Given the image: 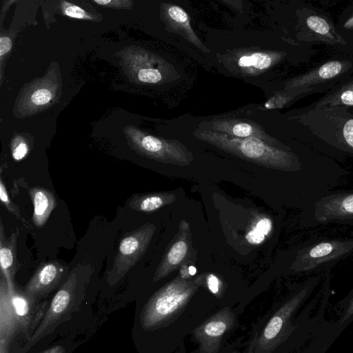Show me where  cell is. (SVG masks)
<instances>
[{
  "mask_svg": "<svg viewBox=\"0 0 353 353\" xmlns=\"http://www.w3.org/2000/svg\"><path fill=\"white\" fill-rule=\"evenodd\" d=\"M198 289L195 279H185L179 274L145 303L140 315L142 328L154 331L173 323L185 311Z\"/></svg>",
  "mask_w": 353,
  "mask_h": 353,
  "instance_id": "7a4b0ae2",
  "label": "cell"
},
{
  "mask_svg": "<svg viewBox=\"0 0 353 353\" xmlns=\"http://www.w3.org/2000/svg\"><path fill=\"white\" fill-rule=\"evenodd\" d=\"M0 199L1 202L10 213L13 214L19 219L24 221V219L21 216L18 207L10 199L6 185L1 177L0 178Z\"/></svg>",
  "mask_w": 353,
  "mask_h": 353,
  "instance_id": "e0dca14e",
  "label": "cell"
},
{
  "mask_svg": "<svg viewBox=\"0 0 353 353\" xmlns=\"http://www.w3.org/2000/svg\"><path fill=\"white\" fill-rule=\"evenodd\" d=\"M308 27L316 33L325 34L329 32L328 23L323 19L317 16H310L307 19Z\"/></svg>",
  "mask_w": 353,
  "mask_h": 353,
  "instance_id": "d6986e66",
  "label": "cell"
},
{
  "mask_svg": "<svg viewBox=\"0 0 353 353\" xmlns=\"http://www.w3.org/2000/svg\"><path fill=\"white\" fill-rule=\"evenodd\" d=\"M235 322L234 314L225 307L195 327L192 334L199 344V353H219L223 336L233 328Z\"/></svg>",
  "mask_w": 353,
  "mask_h": 353,
  "instance_id": "9c48e42d",
  "label": "cell"
},
{
  "mask_svg": "<svg viewBox=\"0 0 353 353\" xmlns=\"http://www.w3.org/2000/svg\"><path fill=\"white\" fill-rule=\"evenodd\" d=\"M41 353H65V350L61 346L57 345Z\"/></svg>",
  "mask_w": 353,
  "mask_h": 353,
  "instance_id": "1f68e13d",
  "label": "cell"
},
{
  "mask_svg": "<svg viewBox=\"0 0 353 353\" xmlns=\"http://www.w3.org/2000/svg\"><path fill=\"white\" fill-rule=\"evenodd\" d=\"M188 272H189L190 275L192 276H194L196 273V269L195 267L190 265L188 267Z\"/></svg>",
  "mask_w": 353,
  "mask_h": 353,
  "instance_id": "d6a6232c",
  "label": "cell"
},
{
  "mask_svg": "<svg viewBox=\"0 0 353 353\" xmlns=\"http://www.w3.org/2000/svg\"><path fill=\"white\" fill-rule=\"evenodd\" d=\"M342 69V64L336 61H330L323 65L318 70V76L321 79H330L336 76Z\"/></svg>",
  "mask_w": 353,
  "mask_h": 353,
  "instance_id": "ac0fdd59",
  "label": "cell"
},
{
  "mask_svg": "<svg viewBox=\"0 0 353 353\" xmlns=\"http://www.w3.org/2000/svg\"><path fill=\"white\" fill-rule=\"evenodd\" d=\"M254 227L266 236L272 229V222L270 219L263 217L257 221Z\"/></svg>",
  "mask_w": 353,
  "mask_h": 353,
  "instance_id": "484cf974",
  "label": "cell"
},
{
  "mask_svg": "<svg viewBox=\"0 0 353 353\" xmlns=\"http://www.w3.org/2000/svg\"><path fill=\"white\" fill-rule=\"evenodd\" d=\"M347 307H345L343 316L341 318V323L350 320L353 317V290L347 298Z\"/></svg>",
  "mask_w": 353,
  "mask_h": 353,
  "instance_id": "f1b7e54d",
  "label": "cell"
},
{
  "mask_svg": "<svg viewBox=\"0 0 353 353\" xmlns=\"http://www.w3.org/2000/svg\"><path fill=\"white\" fill-rule=\"evenodd\" d=\"M343 134L347 144L353 148V119H350L345 123Z\"/></svg>",
  "mask_w": 353,
  "mask_h": 353,
  "instance_id": "4316f807",
  "label": "cell"
},
{
  "mask_svg": "<svg viewBox=\"0 0 353 353\" xmlns=\"http://www.w3.org/2000/svg\"><path fill=\"white\" fill-rule=\"evenodd\" d=\"M28 194L34 207L33 223L37 228H41L56 208V198L51 191L39 187L29 188Z\"/></svg>",
  "mask_w": 353,
  "mask_h": 353,
  "instance_id": "4fadbf2b",
  "label": "cell"
},
{
  "mask_svg": "<svg viewBox=\"0 0 353 353\" xmlns=\"http://www.w3.org/2000/svg\"><path fill=\"white\" fill-rule=\"evenodd\" d=\"M232 133L238 137L246 138L252 134V128L245 123H238L233 127Z\"/></svg>",
  "mask_w": 353,
  "mask_h": 353,
  "instance_id": "603a6c76",
  "label": "cell"
},
{
  "mask_svg": "<svg viewBox=\"0 0 353 353\" xmlns=\"http://www.w3.org/2000/svg\"><path fill=\"white\" fill-rule=\"evenodd\" d=\"M64 12L66 15L77 19H83L86 17L85 12L81 8L77 6H68Z\"/></svg>",
  "mask_w": 353,
  "mask_h": 353,
  "instance_id": "83f0119b",
  "label": "cell"
},
{
  "mask_svg": "<svg viewBox=\"0 0 353 353\" xmlns=\"http://www.w3.org/2000/svg\"><path fill=\"white\" fill-rule=\"evenodd\" d=\"M265 239V236L254 226L245 235V239L247 241L252 245L260 244Z\"/></svg>",
  "mask_w": 353,
  "mask_h": 353,
  "instance_id": "d4e9b609",
  "label": "cell"
},
{
  "mask_svg": "<svg viewBox=\"0 0 353 353\" xmlns=\"http://www.w3.org/2000/svg\"><path fill=\"white\" fill-rule=\"evenodd\" d=\"M65 268L57 261L41 264L26 284L23 291L30 297L39 301L54 290L65 274Z\"/></svg>",
  "mask_w": 353,
  "mask_h": 353,
  "instance_id": "8fae6325",
  "label": "cell"
},
{
  "mask_svg": "<svg viewBox=\"0 0 353 353\" xmlns=\"http://www.w3.org/2000/svg\"><path fill=\"white\" fill-rule=\"evenodd\" d=\"M196 284L208 289L216 298L221 299L225 292L223 282L215 274L200 275L194 279Z\"/></svg>",
  "mask_w": 353,
  "mask_h": 353,
  "instance_id": "9a60e30c",
  "label": "cell"
},
{
  "mask_svg": "<svg viewBox=\"0 0 353 353\" xmlns=\"http://www.w3.org/2000/svg\"><path fill=\"white\" fill-rule=\"evenodd\" d=\"M339 101L345 105H353V90H347L341 93Z\"/></svg>",
  "mask_w": 353,
  "mask_h": 353,
  "instance_id": "f546056e",
  "label": "cell"
},
{
  "mask_svg": "<svg viewBox=\"0 0 353 353\" xmlns=\"http://www.w3.org/2000/svg\"><path fill=\"white\" fill-rule=\"evenodd\" d=\"M271 64V59L264 53L256 52L250 56H243L239 60L241 67H250L253 65L258 69L268 68Z\"/></svg>",
  "mask_w": 353,
  "mask_h": 353,
  "instance_id": "2e32d148",
  "label": "cell"
},
{
  "mask_svg": "<svg viewBox=\"0 0 353 353\" xmlns=\"http://www.w3.org/2000/svg\"><path fill=\"white\" fill-rule=\"evenodd\" d=\"M199 137L217 148L261 166L292 173H303L294 154L273 148L256 137L230 139L226 135L203 132Z\"/></svg>",
  "mask_w": 353,
  "mask_h": 353,
  "instance_id": "3957f363",
  "label": "cell"
},
{
  "mask_svg": "<svg viewBox=\"0 0 353 353\" xmlns=\"http://www.w3.org/2000/svg\"><path fill=\"white\" fill-rule=\"evenodd\" d=\"M175 200V194L171 192L136 194L128 200V205L138 212H152L172 204Z\"/></svg>",
  "mask_w": 353,
  "mask_h": 353,
  "instance_id": "5bb4252c",
  "label": "cell"
},
{
  "mask_svg": "<svg viewBox=\"0 0 353 353\" xmlns=\"http://www.w3.org/2000/svg\"><path fill=\"white\" fill-rule=\"evenodd\" d=\"M156 230L150 223L127 233L120 241L112 268L108 273L110 285L117 283L141 259Z\"/></svg>",
  "mask_w": 353,
  "mask_h": 353,
  "instance_id": "8992f818",
  "label": "cell"
},
{
  "mask_svg": "<svg viewBox=\"0 0 353 353\" xmlns=\"http://www.w3.org/2000/svg\"><path fill=\"white\" fill-rule=\"evenodd\" d=\"M28 152V147L26 142L21 141L13 145L12 155L14 160L20 161L23 159Z\"/></svg>",
  "mask_w": 353,
  "mask_h": 353,
  "instance_id": "7402d4cb",
  "label": "cell"
},
{
  "mask_svg": "<svg viewBox=\"0 0 353 353\" xmlns=\"http://www.w3.org/2000/svg\"><path fill=\"white\" fill-rule=\"evenodd\" d=\"M170 17L175 21L179 23H185L188 21L186 12L178 6H172L168 10Z\"/></svg>",
  "mask_w": 353,
  "mask_h": 353,
  "instance_id": "cb8c5ba5",
  "label": "cell"
},
{
  "mask_svg": "<svg viewBox=\"0 0 353 353\" xmlns=\"http://www.w3.org/2000/svg\"><path fill=\"white\" fill-rule=\"evenodd\" d=\"M19 234L16 230L9 238L6 236L4 228L0 220V263L1 272L5 277L9 291L15 288L14 276L17 270V243Z\"/></svg>",
  "mask_w": 353,
  "mask_h": 353,
  "instance_id": "7c38bea8",
  "label": "cell"
},
{
  "mask_svg": "<svg viewBox=\"0 0 353 353\" xmlns=\"http://www.w3.org/2000/svg\"><path fill=\"white\" fill-rule=\"evenodd\" d=\"M315 279H311L305 288L285 302L272 316L267 324L252 340L248 353H272L287 339L294 329L291 324L292 314L305 298L311 283Z\"/></svg>",
  "mask_w": 353,
  "mask_h": 353,
  "instance_id": "5b68a950",
  "label": "cell"
},
{
  "mask_svg": "<svg viewBox=\"0 0 353 353\" xmlns=\"http://www.w3.org/2000/svg\"><path fill=\"white\" fill-rule=\"evenodd\" d=\"M308 225L339 223L353 225V191L332 192L306 210Z\"/></svg>",
  "mask_w": 353,
  "mask_h": 353,
  "instance_id": "ba28073f",
  "label": "cell"
},
{
  "mask_svg": "<svg viewBox=\"0 0 353 353\" xmlns=\"http://www.w3.org/2000/svg\"><path fill=\"white\" fill-rule=\"evenodd\" d=\"M191 248V231L189 223L182 220L178 232L158 265L153 281L157 282L181 267L188 256Z\"/></svg>",
  "mask_w": 353,
  "mask_h": 353,
  "instance_id": "30bf717a",
  "label": "cell"
},
{
  "mask_svg": "<svg viewBox=\"0 0 353 353\" xmlns=\"http://www.w3.org/2000/svg\"><path fill=\"white\" fill-rule=\"evenodd\" d=\"M138 78L142 82L154 83L161 79V74L156 69H141L138 73Z\"/></svg>",
  "mask_w": 353,
  "mask_h": 353,
  "instance_id": "ffe728a7",
  "label": "cell"
},
{
  "mask_svg": "<svg viewBox=\"0 0 353 353\" xmlns=\"http://www.w3.org/2000/svg\"><path fill=\"white\" fill-rule=\"evenodd\" d=\"M12 47V41L9 37H2L0 39V56L6 54Z\"/></svg>",
  "mask_w": 353,
  "mask_h": 353,
  "instance_id": "4dcf8cb0",
  "label": "cell"
},
{
  "mask_svg": "<svg viewBox=\"0 0 353 353\" xmlns=\"http://www.w3.org/2000/svg\"><path fill=\"white\" fill-rule=\"evenodd\" d=\"M51 99V93L47 89H39L32 94L31 100L36 105H43Z\"/></svg>",
  "mask_w": 353,
  "mask_h": 353,
  "instance_id": "44dd1931",
  "label": "cell"
},
{
  "mask_svg": "<svg viewBox=\"0 0 353 353\" xmlns=\"http://www.w3.org/2000/svg\"><path fill=\"white\" fill-rule=\"evenodd\" d=\"M47 301L28 296L16 286L9 291L0 273V347L6 351L15 340L28 342L39 325L47 310Z\"/></svg>",
  "mask_w": 353,
  "mask_h": 353,
  "instance_id": "6da1fadb",
  "label": "cell"
},
{
  "mask_svg": "<svg viewBox=\"0 0 353 353\" xmlns=\"http://www.w3.org/2000/svg\"><path fill=\"white\" fill-rule=\"evenodd\" d=\"M77 284V279L75 273L70 274L54 296L39 325L31 339L24 345V349L28 350L41 338L50 334L61 323V320H65L66 315L72 313L76 303Z\"/></svg>",
  "mask_w": 353,
  "mask_h": 353,
  "instance_id": "52a82bcc",
  "label": "cell"
},
{
  "mask_svg": "<svg viewBox=\"0 0 353 353\" xmlns=\"http://www.w3.org/2000/svg\"><path fill=\"white\" fill-rule=\"evenodd\" d=\"M0 353H8V352L5 349L0 347Z\"/></svg>",
  "mask_w": 353,
  "mask_h": 353,
  "instance_id": "836d02e7",
  "label": "cell"
},
{
  "mask_svg": "<svg viewBox=\"0 0 353 353\" xmlns=\"http://www.w3.org/2000/svg\"><path fill=\"white\" fill-rule=\"evenodd\" d=\"M353 252V238L310 240L294 253L290 269L307 273L330 268Z\"/></svg>",
  "mask_w": 353,
  "mask_h": 353,
  "instance_id": "277c9868",
  "label": "cell"
}]
</instances>
